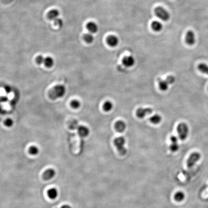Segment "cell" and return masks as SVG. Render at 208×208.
Wrapping results in <instances>:
<instances>
[{
  "instance_id": "obj_20",
  "label": "cell",
  "mask_w": 208,
  "mask_h": 208,
  "mask_svg": "<svg viewBox=\"0 0 208 208\" xmlns=\"http://www.w3.org/2000/svg\"><path fill=\"white\" fill-rule=\"evenodd\" d=\"M113 108V105L110 101H106L103 105V109L105 112H108L112 111Z\"/></svg>"
},
{
  "instance_id": "obj_12",
  "label": "cell",
  "mask_w": 208,
  "mask_h": 208,
  "mask_svg": "<svg viewBox=\"0 0 208 208\" xmlns=\"http://www.w3.org/2000/svg\"><path fill=\"white\" fill-rule=\"evenodd\" d=\"M114 128L117 132L120 133H122L126 130V123L122 120H117V122H115Z\"/></svg>"
},
{
  "instance_id": "obj_31",
  "label": "cell",
  "mask_w": 208,
  "mask_h": 208,
  "mask_svg": "<svg viewBox=\"0 0 208 208\" xmlns=\"http://www.w3.org/2000/svg\"><path fill=\"white\" fill-rule=\"evenodd\" d=\"M60 208H72L70 206L68 205H63L62 207H60Z\"/></svg>"
},
{
  "instance_id": "obj_21",
  "label": "cell",
  "mask_w": 208,
  "mask_h": 208,
  "mask_svg": "<svg viewBox=\"0 0 208 208\" xmlns=\"http://www.w3.org/2000/svg\"><path fill=\"white\" fill-rule=\"evenodd\" d=\"M44 65L47 68H50L51 67H52L54 65V60L53 59L52 57H46L45 59H44Z\"/></svg>"
},
{
  "instance_id": "obj_14",
  "label": "cell",
  "mask_w": 208,
  "mask_h": 208,
  "mask_svg": "<svg viewBox=\"0 0 208 208\" xmlns=\"http://www.w3.org/2000/svg\"><path fill=\"white\" fill-rule=\"evenodd\" d=\"M55 170L53 169H48L44 171L43 174V177L45 180H50L55 176Z\"/></svg>"
},
{
  "instance_id": "obj_25",
  "label": "cell",
  "mask_w": 208,
  "mask_h": 208,
  "mask_svg": "<svg viewBox=\"0 0 208 208\" xmlns=\"http://www.w3.org/2000/svg\"><path fill=\"white\" fill-rule=\"evenodd\" d=\"M28 152L31 155H37L39 152V149L36 146H30L28 149Z\"/></svg>"
},
{
  "instance_id": "obj_33",
  "label": "cell",
  "mask_w": 208,
  "mask_h": 208,
  "mask_svg": "<svg viewBox=\"0 0 208 208\" xmlns=\"http://www.w3.org/2000/svg\"></svg>"
},
{
  "instance_id": "obj_29",
  "label": "cell",
  "mask_w": 208,
  "mask_h": 208,
  "mask_svg": "<svg viewBox=\"0 0 208 208\" xmlns=\"http://www.w3.org/2000/svg\"><path fill=\"white\" fill-rule=\"evenodd\" d=\"M54 23L55 25L58 26L60 27H62L63 25V20L62 19L57 18L55 20H54Z\"/></svg>"
},
{
  "instance_id": "obj_9",
  "label": "cell",
  "mask_w": 208,
  "mask_h": 208,
  "mask_svg": "<svg viewBox=\"0 0 208 208\" xmlns=\"http://www.w3.org/2000/svg\"><path fill=\"white\" fill-rule=\"evenodd\" d=\"M135 58L131 55L125 57L122 60L123 65L127 68L133 67L135 65Z\"/></svg>"
},
{
  "instance_id": "obj_24",
  "label": "cell",
  "mask_w": 208,
  "mask_h": 208,
  "mask_svg": "<svg viewBox=\"0 0 208 208\" xmlns=\"http://www.w3.org/2000/svg\"><path fill=\"white\" fill-rule=\"evenodd\" d=\"M84 40L87 44L92 43L94 40V37L91 33H86L84 36Z\"/></svg>"
},
{
  "instance_id": "obj_27",
  "label": "cell",
  "mask_w": 208,
  "mask_h": 208,
  "mask_svg": "<svg viewBox=\"0 0 208 208\" xmlns=\"http://www.w3.org/2000/svg\"><path fill=\"white\" fill-rule=\"evenodd\" d=\"M4 124L6 127H11V126H13L14 124V121L13 120L10 118L7 119L5 120L4 122Z\"/></svg>"
},
{
  "instance_id": "obj_10",
  "label": "cell",
  "mask_w": 208,
  "mask_h": 208,
  "mask_svg": "<svg viewBox=\"0 0 208 208\" xmlns=\"http://www.w3.org/2000/svg\"><path fill=\"white\" fill-rule=\"evenodd\" d=\"M170 140L171 141V144H170L169 147L170 150L173 152L177 151L179 149L178 138L176 136H171L170 138Z\"/></svg>"
},
{
  "instance_id": "obj_17",
  "label": "cell",
  "mask_w": 208,
  "mask_h": 208,
  "mask_svg": "<svg viewBox=\"0 0 208 208\" xmlns=\"http://www.w3.org/2000/svg\"><path fill=\"white\" fill-rule=\"evenodd\" d=\"M59 12L57 9H52L48 13V17L51 20H55L58 18Z\"/></svg>"
},
{
  "instance_id": "obj_23",
  "label": "cell",
  "mask_w": 208,
  "mask_h": 208,
  "mask_svg": "<svg viewBox=\"0 0 208 208\" xmlns=\"http://www.w3.org/2000/svg\"><path fill=\"white\" fill-rule=\"evenodd\" d=\"M198 69L200 72L203 73L205 74L208 75V66L204 63H201L198 66Z\"/></svg>"
},
{
  "instance_id": "obj_22",
  "label": "cell",
  "mask_w": 208,
  "mask_h": 208,
  "mask_svg": "<svg viewBox=\"0 0 208 208\" xmlns=\"http://www.w3.org/2000/svg\"><path fill=\"white\" fill-rule=\"evenodd\" d=\"M174 198L176 201L181 202L184 200L185 198V195L183 192L178 191L176 193V194L174 195Z\"/></svg>"
},
{
  "instance_id": "obj_1",
  "label": "cell",
  "mask_w": 208,
  "mask_h": 208,
  "mask_svg": "<svg viewBox=\"0 0 208 208\" xmlns=\"http://www.w3.org/2000/svg\"><path fill=\"white\" fill-rule=\"evenodd\" d=\"M66 90L65 87L63 85H57L53 87L48 92V96L52 100L62 97L65 95Z\"/></svg>"
},
{
  "instance_id": "obj_19",
  "label": "cell",
  "mask_w": 208,
  "mask_h": 208,
  "mask_svg": "<svg viewBox=\"0 0 208 208\" xmlns=\"http://www.w3.org/2000/svg\"><path fill=\"white\" fill-rule=\"evenodd\" d=\"M149 120L153 124H158L162 122V117L159 114H155L150 117Z\"/></svg>"
},
{
  "instance_id": "obj_5",
  "label": "cell",
  "mask_w": 208,
  "mask_h": 208,
  "mask_svg": "<svg viewBox=\"0 0 208 208\" xmlns=\"http://www.w3.org/2000/svg\"><path fill=\"white\" fill-rule=\"evenodd\" d=\"M154 13L157 17L164 21H168L170 19V14L163 7L161 6L156 7L155 9Z\"/></svg>"
},
{
  "instance_id": "obj_15",
  "label": "cell",
  "mask_w": 208,
  "mask_h": 208,
  "mask_svg": "<svg viewBox=\"0 0 208 208\" xmlns=\"http://www.w3.org/2000/svg\"><path fill=\"white\" fill-rule=\"evenodd\" d=\"M86 28L91 33H95L98 30V27L96 23L93 22H89L86 25Z\"/></svg>"
},
{
  "instance_id": "obj_13",
  "label": "cell",
  "mask_w": 208,
  "mask_h": 208,
  "mask_svg": "<svg viewBox=\"0 0 208 208\" xmlns=\"http://www.w3.org/2000/svg\"><path fill=\"white\" fill-rule=\"evenodd\" d=\"M119 39L116 36L110 35L106 38V43L110 47H115L119 44Z\"/></svg>"
},
{
  "instance_id": "obj_2",
  "label": "cell",
  "mask_w": 208,
  "mask_h": 208,
  "mask_svg": "<svg viewBox=\"0 0 208 208\" xmlns=\"http://www.w3.org/2000/svg\"><path fill=\"white\" fill-rule=\"evenodd\" d=\"M125 143L126 140L123 136H119L116 138L114 140V144L117 152L122 156H124L127 153V149L125 147Z\"/></svg>"
},
{
  "instance_id": "obj_32",
  "label": "cell",
  "mask_w": 208,
  "mask_h": 208,
  "mask_svg": "<svg viewBox=\"0 0 208 208\" xmlns=\"http://www.w3.org/2000/svg\"><path fill=\"white\" fill-rule=\"evenodd\" d=\"M6 2H8V3H10V2H11L12 1H13V0H5Z\"/></svg>"
},
{
  "instance_id": "obj_7",
  "label": "cell",
  "mask_w": 208,
  "mask_h": 208,
  "mask_svg": "<svg viewBox=\"0 0 208 208\" xmlns=\"http://www.w3.org/2000/svg\"><path fill=\"white\" fill-rule=\"evenodd\" d=\"M153 112V109L150 108H140L136 111V115L139 119H143L146 116L149 115Z\"/></svg>"
},
{
  "instance_id": "obj_4",
  "label": "cell",
  "mask_w": 208,
  "mask_h": 208,
  "mask_svg": "<svg viewBox=\"0 0 208 208\" xmlns=\"http://www.w3.org/2000/svg\"><path fill=\"white\" fill-rule=\"evenodd\" d=\"M177 131L180 140L184 141L187 138L189 133V129L186 123L182 122L179 124L177 126Z\"/></svg>"
},
{
  "instance_id": "obj_16",
  "label": "cell",
  "mask_w": 208,
  "mask_h": 208,
  "mask_svg": "<svg viewBox=\"0 0 208 208\" xmlns=\"http://www.w3.org/2000/svg\"><path fill=\"white\" fill-rule=\"evenodd\" d=\"M47 195L52 200H54L57 198L58 195V191L57 188H52L48 190L47 192Z\"/></svg>"
},
{
  "instance_id": "obj_26",
  "label": "cell",
  "mask_w": 208,
  "mask_h": 208,
  "mask_svg": "<svg viewBox=\"0 0 208 208\" xmlns=\"http://www.w3.org/2000/svg\"><path fill=\"white\" fill-rule=\"evenodd\" d=\"M71 106L74 109H78L81 106V103L79 101L76 99H74L71 102Z\"/></svg>"
},
{
  "instance_id": "obj_6",
  "label": "cell",
  "mask_w": 208,
  "mask_h": 208,
  "mask_svg": "<svg viewBox=\"0 0 208 208\" xmlns=\"http://www.w3.org/2000/svg\"><path fill=\"white\" fill-rule=\"evenodd\" d=\"M201 158V155L198 152H194L192 153L188 158L187 160V166L189 168H192L197 162L200 160Z\"/></svg>"
},
{
  "instance_id": "obj_11",
  "label": "cell",
  "mask_w": 208,
  "mask_h": 208,
  "mask_svg": "<svg viewBox=\"0 0 208 208\" xmlns=\"http://www.w3.org/2000/svg\"><path fill=\"white\" fill-rule=\"evenodd\" d=\"M78 135L81 138H86L89 135L90 130L86 126L81 125L78 128Z\"/></svg>"
},
{
  "instance_id": "obj_18",
  "label": "cell",
  "mask_w": 208,
  "mask_h": 208,
  "mask_svg": "<svg viewBox=\"0 0 208 208\" xmlns=\"http://www.w3.org/2000/svg\"><path fill=\"white\" fill-rule=\"evenodd\" d=\"M152 28L153 30L156 32H159L162 30L163 28V26L162 23L158 21H154L151 24Z\"/></svg>"
},
{
  "instance_id": "obj_30",
  "label": "cell",
  "mask_w": 208,
  "mask_h": 208,
  "mask_svg": "<svg viewBox=\"0 0 208 208\" xmlns=\"http://www.w3.org/2000/svg\"><path fill=\"white\" fill-rule=\"evenodd\" d=\"M4 89H5V91H6V92L7 93H9L11 92V88L10 86H8V85L6 86L5 88H4Z\"/></svg>"
},
{
  "instance_id": "obj_3",
  "label": "cell",
  "mask_w": 208,
  "mask_h": 208,
  "mask_svg": "<svg viewBox=\"0 0 208 208\" xmlns=\"http://www.w3.org/2000/svg\"><path fill=\"white\" fill-rule=\"evenodd\" d=\"M158 83H159V87L161 91H167L168 89L169 86V85L172 84L175 82L176 78L173 76L169 75L167 76L165 79H163L160 78H159L158 79Z\"/></svg>"
},
{
  "instance_id": "obj_8",
  "label": "cell",
  "mask_w": 208,
  "mask_h": 208,
  "mask_svg": "<svg viewBox=\"0 0 208 208\" xmlns=\"http://www.w3.org/2000/svg\"><path fill=\"white\" fill-rule=\"evenodd\" d=\"M185 43L189 46H193L195 43V36L194 32L191 30L187 32L185 38Z\"/></svg>"
},
{
  "instance_id": "obj_28",
  "label": "cell",
  "mask_w": 208,
  "mask_h": 208,
  "mask_svg": "<svg viewBox=\"0 0 208 208\" xmlns=\"http://www.w3.org/2000/svg\"><path fill=\"white\" fill-rule=\"evenodd\" d=\"M44 59H45V58L42 55H39L36 59V61L37 64L41 65V64H44Z\"/></svg>"
}]
</instances>
